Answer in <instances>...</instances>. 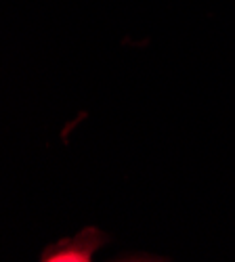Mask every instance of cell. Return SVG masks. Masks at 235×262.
<instances>
[{"label": "cell", "instance_id": "1", "mask_svg": "<svg viewBox=\"0 0 235 262\" xmlns=\"http://www.w3.org/2000/svg\"><path fill=\"white\" fill-rule=\"evenodd\" d=\"M101 235L93 229L84 231L78 239H74V242H63L61 246L57 248H51L45 252V260H68V262H78V260H84L89 262L93 252L101 246Z\"/></svg>", "mask_w": 235, "mask_h": 262}]
</instances>
